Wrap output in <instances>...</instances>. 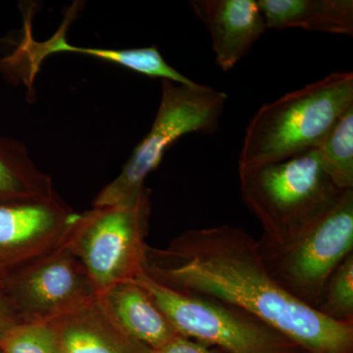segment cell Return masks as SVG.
Returning <instances> with one entry per match:
<instances>
[{
	"mask_svg": "<svg viewBox=\"0 0 353 353\" xmlns=\"http://www.w3.org/2000/svg\"><path fill=\"white\" fill-rule=\"evenodd\" d=\"M150 190L132 201L79 213L65 245L80 260L97 290L134 280L145 272Z\"/></svg>",
	"mask_w": 353,
	"mask_h": 353,
	"instance_id": "5b68a950",
	"label": "cell"
},
{
	"mask_svg": "<svg viewBox=\"0 0 353 353\" xmlns=\"http://www.w3.org/2000/svg\"><path fill=\"white\" fill-rule=\"evenodd\" d=\"M316 310L332 321L353 324V252L330 276Z\"/></svg>",
	"mask_w": 353,
	"mask_h": 353,
	"instance_id": "e0dca14e",
	"label": "cell"
},
{
	"mask_svg": "<svg viewBox=\"0 0 353 353\" xmlns=\"http://www.w3.org/2000/svg\"><path fill=\"white\" fill-rule=\"evenodd\" d=\"M352 105V72L330 74L264 104L246 127L239 167L275 163L315 150Z\"/></svg>",
	"mask_w": 353,
	"mask_h": 353,
	"instance_id": "7a4b0ae2",
	"label": "cell"
},
{
	"mask_svg": "<svg viewBox=\"0 0 353 353\" xmlns=\"http://www.w3.org/2000/svg\"><path fill=\"white\" fill-rule=\"evenodd\" d=\"M304 353H310V352H304Z\"/></svg>",
	"mask_w": 353,
	"mask_h": 353,
	"instance_id": "44dd1931",
	"label": "cell"
},
{
	"mask_svg": "<svg viewBox=\"0 0 353 353\" xmlns=\"http://www.w3.org/2000/svg\"><path fill=\"white\" fill-rule=\"evenodd\" d=\"M22 323H50L95 303L99 290L65 243L0 276Z\"/></svg>",
	"mask_w": 353,
	"mask_h": 353,
	"instance_id": "ba28073f",
	"label": "cell"
},
{
	"mask_svg": "<svg viewBox=\"0 0 353 353\" xmlns=\"http://www.w3.org/2000/svg\"><path fill=\"white\" fill-rule=\"evenodd\" d=\"M0 353H1V352H0Z\"/></svg>",
	"mask_w": 353,
	"mask_h": 353,
	"instance_id": "7402d4cb",
	"label": "cell"
},
{
	"mask_svg": "<svg viewBox=\"0 0 353 353\" xmlns=\"http://www.w3.org/2000/svg\"><path fill=\"white\" fill-rule=\"evenodd\" d=\"M58 353H148L111 322L97 301L50 322Z\"/></svg>",
	"mask_w": 353,
	"mask_h": 353,
	"instance_id": "7c38bea8",
	"label": "cell"
},
{
	"mask_svg": "<svg viewBox=\"0 0 353 353\" xmlns=\"http://www.w3.org/2000/svg\"><path fill=\"white\" fill-rule=\"evenodd\" d=\"M22 323L11 305L0 278V341L16 325Z\"/></svg>",
	"mask_w": 353,
	"mask_h": 353,
	"instance_id": "ffe728a7",
	"label": "cell"
},
{
	"mask_svg": "<svg viewBox=\"0 0 353 353\" xmlns=\"http://www.w3.org/2000/svg\"><path fill=\"white\" fill-rule=\"evenodd\" d=\"M1 353H58L50 323H20L0 341Z\"/></svg>",
	"mask_w": 353,
	"mask_h": 353,
	"instance_id": "ac0fdd59",
	"label": "cell"
},
{
	"mask_svg": "<svg viewBox=\"0 0 353 353\" xmlns=\"http://www.w3.org/2000/svg\"><path fill=\"white\" fill-rule=\"evenodd\" d=\"M134 282L148 292L180 336L228 353H304L259 318L215 299L170 289L145 272Z\"/></svg>",
	"mask_w": 353,
	"mask_h": 353,
	"instance_id": "52a82bcc",
	"label": "cell"
},
{
	"mask_svg": "<svg viewBox=\"0 0 353 353\" xmlns=\"http://www.w3.org/2000/svg\"><path fill=\"white\" fill-rule=\"evenodd\" d=\"M188 3L210 34L215 61L222 71L233 69L266 32L257 0H190Z\"/></svg>",
	"mask_w": 353,
	"mask_h": 353,
	"instance_id": "30bf717a",
	"label": "cell"
},
{
	"mask_svg": "<svg viewBox=\"0 0 353 353\" xmlns=\"http://www.w3.org/2000/svg\"><path fill=\"white\" fill-rule=\"evenodd\" d=\"M228 95L209 85L161 81V99L148 134L134 148L119 175L103 188L92 206L132 201L145 189V180L161 163L167 150L192 132L217 131Z\"/></svg>",
	"mask_w": 353,
	"mask_h": 353,
	"instance_id": "277c9868",
	"label": "cell"
},
{
	"mask_svg": "<svg viewBox=\"0 0 353 353\" xmlns=\"http://www.w3.org/2000/svg\"><path fill=\"white\" fill-rule=\"evenodd\" d=\"M148 353H218L210 350L209 345L190 340L183 336H178L158 350H150Z\"/></svg>",
	"mask_w": 353,
	"mask_h": 353,
	"instance_id": "d6986e66",
	"label": "cell"
},
{
	"mask_svg": "<svg viewBox=\"0 0 353 353\" xmlns=\"http://www.w3.org/2000/svg\"><path fill=\"white\" fill-rule=\"evenodd\" d=\"M257 243L271 277L297 301L317 309L330 276L353 252V190L287 243Z\"/></svg>",
	"mask_w": 353,
	"mask_h": 353,
	"instance_id": "8992f818",
	"label": "cell"
},
{
	"mask_svg": "<svg viewBox=\"0 0 353 353\" xmlns=\"http://www.w3.org/2000/svg\"><path fill=\"white\" fill-rule=\"evenodd\" d=\"M52 180L34 164L17 139L0 137V203L55 196Z\"/></svg>",
	"mask_w": 353,
	"mask_h": 353,
	"instance_id": "9a60e30c",
	"label": "cell"
},
{
	"mask_svg": "<svg viewBox=\"0 0 353 353\" xmlns=\"http://www.w3.org/2000/svg\"><path fill=\"white\" fill-rule=\"evenodd\" d=\"M145 272L170 289L240 308L306 352L353 353V324L332 321L288 294L243 228L188 230L162 250L148 246Z\"/></svg>",
	"mask_w": 353,
	"mask_h": 353,
	"instance_id": "6da1fadb",
	"label": "cell"
},
{
	"mask_svg": "<svg viewBox=\"0 0 353 353\" xmlns=\"http://www.w3.org/2000/svg\"><path fill=\"white\" fill-rule=\"evenodd\" d=\"M241 196L261 224L259 241L283 245L326 214L343 194L315 150L255 167H239ZM347 192V190H345Z\"/></svg>",
	"mask_w": 353,
	"mask_h": 353,
	"instance_id": "3957f363",
	"label": "cell"
},
{
	"mask_svg": "<svg viewBox=\"0 0 353 353\" xmlns=\"http://www.w3.org/2000/svg\"><path fill=\"white\" fill-rule=\"evenodd\" d=\"M78 214L57 194L0 203V276L63 245Z\"/></svg>",
	"mask_w": 353,
	"mask_h": 353,
	"instance_id": "9c48e42d",
	"label": "cell"
},
{
	"mask_svg": "<svg viewBox=\"0 0 353 353\" xmlns=\"http://www.w3.org/2000/svg\"><path fill=\"white\" fill-rule=\"evenodd\" d=\"M267 29L353 34L352 0H257Z\"/></svg>",
	"mask_w": 353,
	"mask_h": 353,
	"instance_id": "4fadbf2b",
	"label": "cell"
},
{
	"mask_svg": "<svg viewBox=\"0 0 353 353\" xmlns=\"http://www.w3.org/2000/svg\"><path fill=\"white\" fill-rule=\"evenodd\" d=\"M97 303L120 331L148 350H158L180 336L152 296L134 281L101 290Z\"/></svg>",
	"mask_w": 353,
	"mask_h": 353,
	"instance_id": "8fae6325",
	"label": "cell"
},
{
	"mask_svg": "<svg viewBox=\"0 0 353 353\" xmlns=\"http://www.w3.org/2000/svg\"><path fill=\"white\" fill-rule=\"evenodd\" d=\"M36 43L37 50L32 52L37 55L32 61L36 62V68L41 63V60L53 53H76L87 57L99 58L131 70L141 75L150 78L160 79L161 81H170L182 85H192L194 81L176 71L162 57L157 46L148 48H126V50H113V48H80L72 46L65 38L63 29L59 30L57 34L44 43Z\"/></svg>",
	"mask_w": 353,
	"mask_h": 353,
	"instance_id": "5bb4252c",
	"label": "cell"
},
{
	"mask_svg": "<svg viewBox=\"0 0 353 353\" xmlns=\"http://www.w3.org/2000/svg\"><path fill=\"white\" fill-rule=\"evenodd\" d=\"M315 150L334 185L343 192L353 190V105L341 114Z\"/></svg>",
	"mask_w": 353,
	"mask_h": 353,
	"instance_id": "2e32d148",
	"label": "cell"
}]
</instances>
